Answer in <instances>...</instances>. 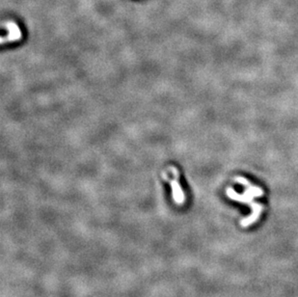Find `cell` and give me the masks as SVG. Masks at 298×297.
Here are the masks:
<instances>
[{"instance_id": "obj_1", "label": "cell", "mask_w": 298, "mask_h": 297, "mask_svg": "<svg viewBox=\"0 0 298 297\" xmlns=\"http://www.w3.org/2000/svg\"><path fill=\"white\" fill-rule=\"evenodd\" d=\"M247 184H248V188L245 190L244 192V195H240L238 194L234 190L229 188L227 190V194L228 196L230 197V199L232 200H236V201H240V202H246V204H250L251 206H252V210H253V214L249 217L245 218L242 221V227H248L250 226L252 223L256 222L258 219V216L260 214L262 210V206L258 204H256L255 202H253L252 200L256 197H260L264 195V192L262 189L258 188H255L253 186H250L249 182H247Z\"/></svg>"}, {"instance_id": "obj_2", "label": "cell", "mask_w": 298, "mask_h": 297, "mask_svg": "<svg viewBox=\"0 0 298 297\" xmlns=\"http://www.w3.org/2000/svg\"><path fill=\"white\" fill-rule=\"evenodd\" d=\"M163 178L167 180L172 188V197L176 204H182L186 201L184 192L180 184V174L178 170L175 167H169L165 173H163Z\"/></svg>"}, {"instance_id": "obj_3", "label": "cell", "mask_w": 298, "mask_h": 297, "mask_svg": "<svg viewBox=\"0 0 298 297\" xmlns=\"http://www.w3.org/2000/svg\"><path fill=\"white\" fill-rule=\"evenodd\" d=\"M4 27L9 31V33L7 34L6 37H3L1 39V42H16L18 40L22 38V31L20 29V27L18 26L16 24H14V22H7L4 24Z\"/></svg>"}]
</instances>
